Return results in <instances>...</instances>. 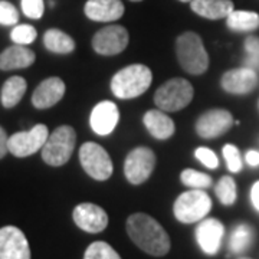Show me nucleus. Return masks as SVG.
Wrapping results in <instances>:
<instances>
[{"label": "nucleus", "instance_id": "20", "mask_svg": "<svg viewBox=\"0 0 259 259\" xmlns=\"http://www.w3.org/2000/svg\"><path fill=\"white\" fill-rule=\"evenodd\" d=\"M36 55L32 49H28L25 45H15L6 48L0 54V69L2 71H13L23 69L35 62Z\"/></svg>", "mask_w": 259, "mask_h": 259}, {"label": "nucleus", "instance_id": "14", "mask_svg": "<svg viewBox=\"0 0 259 259\" xmlns=\"http://www.w3.org/2000/svg\"><path fill=\"white\" fill-rule=\"evenodd\" d=\"M223 91L233 95H246L252 93L258 85V75L255 69L242 66L226 71L221 79Z\"/></svg>", "mask_w": 259, "mask_h": 259}, {"label": "nucleus", "instance_id": "27", "mask_svg": "<svg viewBox=\"0 0 259 259\" xmlns=\"http://www.w3.org/2000/svg\"><path fill=\"white\" fill-rule=\"evenodd\" d=\"M180 180L182 183L187 187H192V189H207L212 186V177L206 173L202 171H197L193 168H186L182 171L180 175Z\"/></svg>", "mask_w": 259, "mask_h": 259}, {"label": "nucleus", "instance_id": "41", "mask_svg": "<svg viewBox=\"0 0 259 259\" xmlns=\"http://www.w3.org/2000/svg\"><path fill=\"white\" fill-rule=\"evenodd\" d=\"M258 107H259V101H258Z\"/></svg>", "mask_w": 259, "mask_h": 259}, {"label": "nucleus", "instance_id": "2", "mask_svg": "<svg viewBox=\"0 0 259 259\" xmlns=\"http://www.w3.org/2000/svg\"><path fill=\"white\" fill-rule=\"evenodd\" d=\"M153 82L151 69L143 64H133L112 76L111 91L120 100H133L147 91Z\"/></svg>", "mask_w": 259, "mask_h": 259}, {"label": "nucleus", "instance_id": "6", "mask_svg": "<svg viewBox=\"0 0 259 259\" xmlns=\"http://www.w3.org/2000/svg\"><path fill=\"white\" fill-rule=\"evenodd\" d=\"M212 209V199L202 189H192L182 193L173 204V213L180 223L203 221Z\"/></svg>", "mask_w": 259, "mask_h": 259}, {"label": "nucleus", "instance_id": "40", "mask_svg": "<svg viewBox=\"0 0 259 259\" xmlns=\"http://www.w3.org/2000/svg\"><path fill=\"white\" fill-rule=\"evenodd\" d=\"M238 259H250V258H238Z\"/></svg>", "mask_w": 259, "mask_h": 259}, {"label": "nucleus", "instance_id": "11", "mask_svg": "<svg viewBox=\"0 0 259 259\" xmlns=\"http://www.w3.org/2000/svg\"><path fill=\"white\" fill-rule=\"evenodd\" d=\"M233 117L228 110L213 108L203 112L196 121V133L206 140L218 139L226 134L233 125Z\"/></svg>", "mask_w": 259, "mask_h": 259}, {"label": "nucleus", "instance_id": "31", "mask_svg": "<svg viewBox=\"0 0 259 259\" xmlns=\"http://www.w3.org/2000/svg\"><path fill=\"white\" fill-rule=\"evenodd\" d=\"M245 51H246V59L245 66L250 69H259V37L249 36L245 40Z\"/></svg>", "mask_w": 259, "mask_h": 259}, {"label": "nucleus", "instance_id": "10", "mask_svg": "<svg viewBox=\"0 0 259 259\" xmlns=\"http://www.w3.org/2000/svg\"><path fill=\"white\" fill-rule=\"evenodd\" d=\"M49 130L45 124H36L29 131H20L9 137V153L15 157H29L45 146Z\"/></svg>", "mask_w": 259, "mask_h": 259}, {"label": "nucleus", "instance_id": "16", "mask_svg": "<svg viewBox=\"0 0 259 259\" xmlns=\"http://www.w3.org/2000/svg\"><path fill=\"white\" fill-rule=\"evenodd\" d=\"M225 228L223 223L214 218L203 219L196 228V241L200 249L207 255H216L222 245Z\"/></svg>", "mask_w": 259, "mask_h": 259}, {"label": "nucleus", "instance_id": "38", "mask_svg": "<svg viewBox=\"0 0 259 259\" xmlns=\"http://www.w3.org/2000/svg\"><path fill=\"white\" fill-rule=\"evenodd\" d=\"M179 2H183V3H187V2H189V3H190L192 0H179Z\"/></svg>", "mask_w": 259, "mask_h": 259}, {"label": "nucleus", "instance_id": "26", "mask_svg": "<svg viewBox=\"0 0 259 259\" xmlns=\"http://www.w3.org/2000/svg\"><path fill=\"white\" fill-rule=\"evenodd\" d=\"M214 193L221 203L225 206H232L236 202V197H238L236 182L231 176H223L214 187Z\"/></svg>", "mask_w": 259, "mask_h": 259}, {"label": "nucleus", "instance_id": "12", "mask_svg": "<svg viewBox=\"0 0 259 259\" xmlns=\"http://www.w3.org/2000/svg\"><path fill=\"white\" fill-rule=\"evenodd\" d=\"M0 259H30L28 239L16 226L0 229Z\"/></svg>", "mask_w": 259, "mask_h": 259}, {"label": "nucleus", "instance_id": "13", "mask_svg": "<svg viewBox=\"0 0 259 259\" xmlns=\"http://www.w3.org/2000/svg\"><path fill=\"white\" fill-rule=\"evenodd\" d=\"M75 225L88 233H100L108 226V214L101 206L94 203L78 204L72 212Z\"/></svg>", "mask_w": 259, "mask_h": 259}, {"label": "nucleus", "instance_id": "28", "mask_svg": "<svg viewBox=\"0 0 259 259\" xmlns=\"http://www.w3.org/2000/svg\"><path fill=\"white\" fill-rule=\"evenodd\" d=\"M83 259H121L118 252L107 242H93L83 253Z\"/></svg>", "mask_w": 259, "mask_h": 259}, {"label": "nucleus", "instance_id": "22", "mask_svg": "<svg viewBox=\"0 0 259 259\" xmlns=\"http://www.w3.org/2000/svg\"><path fill=\"white\" fill-rule=\"evenodd\" d=\"M28 83L26 79L22 76H12L6 82L3 83L2 93H0V101L5 108H13L19 102L22 101L23 95L26 93Z\"/></svg>", "mask_w": 259, "mask_h": 259}, {"label": "nucleus", "instance_id": "21", "mask_svg": "<svg viewBox=\"0 0 259 259\" xmlns=\"http://www.w3.org/2000/svg\"><path fill=\"white\" fill-rule=\"evenodd\" d=\"M190 8L196 15L210 20L226 19L235 10L232 0H192Z\"/></svg>", "mask_w": 259, "mask_h": 259}, {"label": "nucleus", "instance_id": "25", "mask_svg": "<svg viewBox=\"0 0 259 259\" xmlns=\"http://www.w3.org/2000/svg\"><path fill=\"white\" fill-rule=\"evenodd\" d=\"M255 238V231L252 229V226L248 223H239L233 228L231 233V239H229V250L232 253H242L246 249H249V246L253 242Z\"/></svg>", "mask_w": 259, "mask_h": 259}, {"label": "nucleus", "instance_id": "36", "mask_svg": "<svg viewBox=\"0 0 259 259\" xmlns=\"http://www.w3.org/2000/svg\"><path fill=\"white\" fill-rule=\"evenodd\" d=\"M245 161L249 164L250 167H258L259 166V151L256 150H249L245 154Z\"/></svg>", "mask_w": 259, "mask_h": 259}, {"label": "nucleus", "instance_id": "7", "mask_svg": "<svg viewBox=\"0 0 259 259\" xmlns=\"http://www.w3.org/2000/svg\"><path fill=\"white\" fill-rule=\"evenodd\" d=\"M79 161L85 173L94 180L105 182L112 176L114 164L108 151L94 141H87L81 146Z\"/></svg>", "mask_w": 259, "mask_h": 259}, {"label": "nucleus", "instance_id": "18", "mask_svg": "<svg viewBox=\"0 0 259 259\" xmlns=\"http://www.w3.org/2000/svg\"><path fill=\"white\" fill-rule=\"evenodd\" d=\"M124 3L121 0H88L83 6L85 16L94 22H115L124 15Z\"/></svg>", "mask_w": 259, "mask_h": 259}, {"label": "nucleus", "instance_id": "9", "mask_svg": "<svg viewBox=\"0 0 259 259\" xmlns=\"http://www.w3.org/2000/svg\"><path fill=\"white\" fill-rule=\"evenodd\" d=\"M128 44V30L121 25H110L100 29L91 40L94 51L102 56L118 55L125 51Z\"/></svg>", "mask_w": 259, "mask_h": 259}, {"label": "nucleus", "instance_id": "8", "mask_svg": "<svg viewBox=\"0 0 259 259\" xmlns=\"http://www.w3.org/2000/svg\"><path fill=\"white\" fill-rule=\"evenodd\" d=\"M156 167V154L151 148L136 147L131 150L124 161V175L131 185L146 183Z\"/></svg>", "mask_w": 259, "mask_h": 259}, {"label": "nucleus", "instance_id": "1", "mask_svg": "<svg viewBox=\"0 0 259 259\" xmlns=\"http://www.w3.org/2000/svg\"><path fill=\"white\" fill-rule=\"evenodd\" d=\"M127 233L140 249L151 256H164L171 246L166 229L146 213H133L127 219Z\"/></svg>", "mask_w": 259, "mask_h": 259}, {"label": "nucleus", "instance_id": "4", "mask_svg": "<svg viewBox=\"0 0 259 259\" xmlns=\"http://www.w3.org/2000/svg\"><path fill=\"white\" fill-rule=\"evenodd\" d=\"M76 143V133L71 125H61L49 134L42 147V158L48 166L61 167L69 161Z\"/></svg>", "mask_w": 259, "mask_h": 259}, {"label": "nucleus", "instance_id": "37", "mask_svg": "<svg viewBox=\"0 0 259 259\" xmlns=\"http://www.w3.org/2000/svg\"><path fill=\"white\" fill-rule=\"evenodd\" d=\"M250 200H252L253 207L259 212V182H256L250 189Z\"/></svg>", "mask_w": 259, "mask_h": 259}, {"label": "nucleus", "instance_id": "3", "mask_svg": "<svg viewBox=\"0 0 259 259\" xmlns=\"http://www.w3.org/2000/svg\"><path fill=\"white\" fill-rule=\"evenodd\" d=\"M176 56L180 66L190 75H202L209 68V55L202 37L185 32L176 40Z\"/></svg>", "mask_w": 259, "mask_h": 259}, {"label": "nucleus", "instance_id": "30", "mask_svg": "<svg viewBox=\"0 0 259 259\" xmlns=\"http://www.w3.org/2000/svg\"><path fill=\"white\" fill-rule=\"evenodd\" d=\"M37 36L36 29L30 25H18L16 28L12 30L10 37L16 45H29L35 42Z\"/></svg>", "mask_w": 259, "mask_h": 259}, {"label": "nucleus", "instance_id": "29", "mask_svg": "<svg viewBox=\"0 0 259 259\" xmlns=\"http://www.w3.org/2000/svg\"><path fill=\"white\" fill-rule=\"evenodd\" d=\"M222 153L225 161H226V166H228V170L231 173H239L242 167H243V160H242L239 148L233 146V144H226V146H223Z\"/></svg>", "mask_w": 259, "mask_h": 259}, {"label": "nucleus", "instance_id": "15", "mask_svg": "<svg viewBox=\"0 0 259 259\" xmlns=\"http://www.w3.org/2000/svg\"><path fill=\"white\" fill-rule=\"evenodd\" d=\"M120 121V110L112 101L98 102L91 111L90 125L95 134L105 137L110 136Z\"/></svg>", "mask_w": 259, "mask_h": 259}, {"label": "nucleus", "instance_id": "32", "mask_svg": "<svg viewBox=\"0 0 259 259\" xmlns=\"http://www.w3.org/2000/svg\"><path fill=\"white\" fill-rule=\"evenodd\" d=\"M18 20L19 13L16 8L6 0H0V25L12 26L16 25Z\"/></svg>", "mask_w": 259, "mask_h": 259}, {"label": "nucleus", "instance_id": "39", "mask_svg": "<svg viewBox=\"0 0 259 259\" xmlns=\"http://www.w3.org/2000/svg\"><path fill=\"white\" fill-rule=\"evenodd\" d=\"M131 2H141V0H131Z\"/></svg>", "mask_w": 259, "mask_h": 259}, {"label": "nucleus", "instance_id": "17", "mask_svg": "<svg viewBox=\"0 0 259 259\" xmlns=\"http://www.w3.org/2000/svg\"><path fill=\"white\" fill-rule=\"evenodd\" d=\"M65 82L58 76H51L39 83L32 94V104L37 110H47L61 101L65 95Z\"/></svg>", "mask_w": 259, "mask_h": 259}, {"label": "nucleus", "instance_id": "19", "mask_svg": "<svg viewBox=\"0 0 259 259\" xmlns=\"http://www.w3.org/2000/svg\"><path fill=\"white\" fill-rule=\"evenodd\" d=\"M143 124L151 137L161 141L171 139L176 131L175 121L161 110H150L146 112L143 117Z\"/></svg>", "mask_w": 259, "mask_h": 259}, {"label": "nucleus", "instance_id": "23", "mask_svg": "<svg viewBox=\"0 0 259 259\" xmlns=\"http://www.w3.org/2000/svg\"><path fill=\"white\" fill-rule=\"evenodd\" d=\"M44 45L48 51L61 55L71 54L75 49L74 39L59 29H48L44 35Z\"/></svg>", "mask_w": 259, "mask_h": 259}, {"label": "nucleus", "instance_id": "24", "mask_svg": "<svg viewBox=\"0 0 259 259\" xmlns=\"http://www.w3.org/2000/svg\"><path fill=\"white\" fill-rule=\"evenodd\" d=\"M226 26L233 32H253L259 28V15L250 10H233L226 18Z\"/></svg>", "mask_w": 259, "mask_h": 259}, {"label": "nucleus", "instance_id": "35", "mask_svg": "<svg viewBox=\"0 0 259 259\" xmlns=\"http://www.w3.org/2000/svg\"><path fill=\"white\" fill-rule=\"evenodd\" d=\"M9 153V137L3 127H0V160Z\"/></svg>", "mask_w": 259, "mask_h": 259}, {"label": "nucleus", "instance_id": "34", "mask_svg": "<svg viewBox=\"0 0 259 259\" xmlns=\"http://www.w3.org/2000/svg\"><path fill=\"white\" fill-rule=\"evenodd\" d=\"M22 10L30 19H40L45 10L44 0H22Z\"/></svg>", "mask_w": 259, "mask_h": 259}, {"label": "nucleus", "instance_id": "33", "mask_svg": "<svg viewBox=\"0 0 259 259\" xmlns=\"http://www.w3.org/2000/svg\"><path fill=\"white\" fill-rule=\"evenodd\" d=\"M194 157L197 158L204 167L207 168H218L219 166V158L216 156V153L207 147H197L194 150Z\"/></svg>", "mask_w": 259, "mask_h": 259}, {"label": "nucleus", "instance_id": "5", "mask_svg": "<svg viewBox=\"0 0 259 259\" xmlns=\"http://www.w3.org/2000/svg\"><path fill=\"white\" fill-rule=\"evenodd\" d=\"M193 85L185 78L168 79L154 93V104L164 112H177L193 100Z\"/></svg>", "mask_w": 259, "mask_h": 259}]
</instances>
